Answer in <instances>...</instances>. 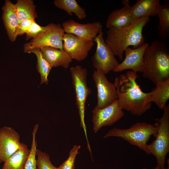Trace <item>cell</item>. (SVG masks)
Returning <instances> with one entry per match:
<instances>
[{
	"label": "cell",
	"instance_id": "9a60e30c",
	"mask_svg": "<svg viewBox=\"0 0 169 169\" xmlns=\"http://www.w3.org/2000/svg\"><path fill=\"white\" fill-rule=\"evenodd\" d=\"M2 19L8 38L11 42L17 38L16 32L19 23L14 4L9 0H6L2 8Z\"/></svg>",
	"mask_w": 169,
	"mask_h": 169
},
{
	"label": "cell",
	"instance_id": "3957f363",
	"mask_svg": "<svg viewBox=\"0 0 169 169\" xmlns=\"http://www.w3.org/2000/svg\"><path fill=\"white\" fill-rule=\"evenodd\" d=\"M142 75L156 86L169 79V50L165 43L153 41L143 56Z\"/></svg>",
	"mask_w": 169,
	"mask_h": 169
},
{
	"label": "cell",
	"instance_id": "2e32d148",
	"mask_svg": "<svg viewBox=\"0 0 169 169\" xmlns=\"http://www.w3.org/2000/svg\"><path fill=\"white\" fill-rule=\"evenodd\" d=\"M129 4L124 5L119 9H116L109 15L106 26L109 29H118L127 27L131 24L135 20L130 12Z\"/></svg>",
	"mask_w": 169,
	"mask_h": 169
},
{
	"label": "cell",
	"instance_id": "f1b7e54d",
	"mask_svg": "<svg viewBox=\"0 0 169 169\" xmlns=\"http://www.w3.org/2000/svg\"><path fill=\"white\" fill-rule=\"evenodd\" d=\"M34 20L26 19L18 23L16 32V36H21L26 33L30 26L34 21Z\"/></svg>",
	"mask_w": 169,
	"mask_h": 169
},
{
	"label": "cell",
	"instance_id": "5b68a950",
	"mask_svg": "<svg viewBox=\"0 0 169 169\" xmlns=\"http://www.w3.org/2000/svg\"><path fill=\"white\" fill-rule=\"evenodd\" d=\"M163 114L160 118L155 120L158 130L155 139L147 145L148 154H152L156 159V169H166V158L169 152V105L163 110Z\"/></svg>",
	"mask_w": 169,
	"mask_h": 169
},
{
	"label": "cell",
	"instance_id": "83f0119b",
	"mask_svg": "<svg viewBox=\"0 0 169 169\" xmlns=\"http://www.w3.org/2000/svg\"><path fill=\"white\" fill-rule=\"evenodd\" d=\"M47 28V25L44 27L41 26L34 20L26 33V39L28 40L35 38L39 33L45 31Z\"/></svg>",
	"mask_w": 169,
	"mask_h": 169
},
{
	"label": "cell",
	"instance_id": "484cf974",
	"mask_svg": "<svg viewBox=\"0 0 169 169\" xmlns=\"http://www.w3.org/2000/svg\"><path fill=\"white\" fill-rule=\"evenodd\" d=\"M37 166L38 169H58L51 163L48 154L37 149Z\"/></svg>",
	"mask_w": 169,
	"mask_h": 169
},
{
	"label": "cell",
	"instance_id": "52a82bcc",
	"mask_svg": "<svg viewBox=\"0 0 169 169\" xmlns=\"http://www.w3.org/2000/svg\"><path fill=\"white\" fill-rule=\"evenodd\" d=\"M47 26L45 31L24 45V52L29 53L33 50L45 47L63 49V37L65 33L62 26L52 23Z\"/></svg>",
	"mask_w": 169,
	"mask_h": 169
},
{
	"label": "cell",
	"instance_id": "30bf717a",
	"mask_svg": "<svg viewBox=\"0 0 169 169\" xmlns=\"http://www.w3.org/2000/svg\"><path fill=\"white\" fill-rule=\"evenodd\" d=\"M92 112L93 130L95 133L104 126L113 125L124 115L118 100L103 108L99 109L95 106Z\"/></svg>",
	"mask_w": 169,
	"mask_h": 169
},
{
	"label": "cell",
	"instance_id": "5bb4252c",
	"mask_svg": "<svg viewBox=\"0 0 169 169\" xmlns=\"http://www.w3.org/2000/svg\"><path fill=\"white\" fill-rule=\"evenodd\" d=\"M149 45L148 43H145L142 46L136 49L128 47L124 51L125 55L124 59L113 71L119 72L130 69L136 73H142L144 66V54Z\"/></svg>",
	"mask_w": 169,
	"mask_h": 169
},
{
	"label": "cell",
	"instance_id": "603a6c76",
	"mask_svg": "<svg viewBox=\"0 0 169 169\" xmlns=\"http://www.w3.org/2000/svg\"><path fill=\"white\" fill-rule=\"evenodd\" d=\"M53 3L55 7L64 10L70 16H72L74 13L79 20L83 19L86 17L85 9L75 0H55Z\"/></svg>",
	"mask_w": 169,
	"mask_h": 169
},
{
	"label": "cell",
	"instance_id": "7c38bea8",
	"mask_svg": "<svg viewBox=\"0 0 169 169\" xmlns=\"http://www.w3.org/2000/svg\"><path fill=\"white\" fill-rule=\"evenodd\" d=\"M62 26L66 33L73 34L88 41L93 40L102 31V26L99 21L80 23L71 19L64 22Z\"/></svg>",
	"mask_w": 169,
	"mask_h": 169
},
{
	"label": "cell",
	"instance_id": "cb8c5ba5",
	"mask_svg": "<svg viewBox=\"0 0 169 169\" xmlns=\"http://www.w3.org/2000/svg\"><path fill=\"white\" fill-rule=\"evenodd\" d=\"M34 54L37 58V68L41 77L40 84L43 83L48 84V76L52 67L44 57L40 49L31 51L29 53Z\"/></svg>",
	"mask_w": 169,
	"mask_h": 169
},
{
	"label": "cell",
	"instance_id": "d4e9b609",
	"mask_svg": "<svg viewBox=\"0 0 169 169\" xmlns=\"http://www.w3.org/2000/svg\"><path fill=\"white\" fill-rule=\"evenodd\" d=\"M38 125L36 124L32 133V141L29 152L25 165L24 169H38L37 166L36 156L37 152V142L36 135Z\"/></svg>",
	"mask_w": 169,
	"mask_h": 169
},
{
	"label": "cell",
	"instance_id": "4dcf8cb0",
	"mask_svg": "<svg viewBox=\"0 0 169 169\" xmlns=\"http://www.w3.org/2000/svg\"><path fill=\"white\" fill-rule=\"evenodd\" d=\"M167 163L168 164V167L167 168H166V169H169V159L167 160Z\"/></svg>",
	"mask_w": 169,
	"mask_h": 169
},
{
	"label": "cell",
	"instance_id": "4316f807",
	"mask_svg": "<svg viewBox=\"0 0 169 169\" xmlns=\"http://www.w3.org/2000/svg\"><path fill=\"white\" fill-rule=\"evenodd\" d=\"M80 145H74L70 151L67 159L64 161L58 169H75V161L77 155L79 154L78 150L80 149Z\"/></svg>",
	"mask_w": 169,
	"mask_h": 169
},
{
	"label": "cell",
	"instance_id": "ba28073f",
	"mask_svg": "<svg viewBox=\"0 0 169 169\" xmlns=\"http://www.w3.org/2000/svg\"><path fill=\"white\" fill-rule=\"evenodd\" d=\"M103 35L102 31L93 40L97 46L91 60L93 66L96 69L100 70L106 74L114 71L119 63L105 44Z\"/></svg>",
	"mask_w": 169,
	"mask_h": 169
},
{
	"label": "cell",
	"instance_id": "e0dca14e",
	"mask_svg": "<svg viewBox=\"0 0 169 169\" xmlns=\"http://www.w3.org/2000/svg\"><path fill=\"white\" fill-rule=\"evenodd\" d=\"M40 49L44 57L52 67L61 66L67 69L73 61L72 59L64 49L45 47Z\"/></svg>",
	"mask_w": 169,
	"mask_h": 169
},
{
	"label": "cell",
	"instance_id": "ac0fdd59",
	"mask_svg": "<svg viewBox=\"0 0 169 169\" xmlns=\"http://www.w3.org/2000/svg\"><path fill=\"white\" fill-rule=\"evenodd\" d=\"M160 2V0H137L130 7L131 15L135 19L156 16Z\"/></svg>",
	"mask_w": 169,
	"mask_h": 169
},
{
	"label": "cell",
	"instance_id": "8fae6325",
	"mask_svg": "<svg viewBox=\"0 0 169 169\" xmlns=\"http://www.w3.org/2000/svg\"><path fill=\"white\" fill-rule=\"evenodd\" d=\"M94 45L93 40H84L72 34L65 33L64 36L63 49L77 61L85 59Z\"/></svg>",
	"mask_w": 169,
	"mask_h": 169
},
{
	"label": "cell",
	"instance_id": "7a4b0ae2",
	"mask_svg": "<svg viewBox=\"0 0 169 169\" xmlns=\"http://www.w3.org/2000/svg\"><path fill=\"white\" fill-rule=\"evenodd\" d=\"M150 21L149 17L136 19L130 25L118 29H109L106 32L105 44L115 56L123 59V53L128 47L135 49L145 43L143 28Z\"/></svg>",
	"mask_w": 169,
	"mask_h": 169
},
{
	"label": "cell",
	"instance_id": "4fadbf2b",
	"mask_svg": "<svg viewBox=\"0 0 169 169\" xmlns=\"http://www.w3.org/2000/svg\"><path fill=\"white\" fill-rule=\"evenodd\" d=\"M19 133L11 127L0 128V163L4 162L21 146Z\"/></svg>",
	"mask_w": 169,
	"mask_h": 169
},
{
	"label": "cell",
	"instance_id": "ffe728a7",
	"mask_svg": "<svg viewBox=\"0 0 169 169\" xmlns=\"http://www.w3.org/2000/svg\"><path fill=\"white\" fill-rule=\"evenodd\" d=\"M29 152L27 145L22 142L20 147L4 162L2 169H24Z\"/></svg>",
	"mask_w": 169,
	"mask_h": 169
},
{
	"label": "cell",
	"instance_id": "6da1fadb",
	"mask_svg": "<svg viewBox=\"0 0 169 169\" xmlns=\"http://www.w3.org/2000/svg\"><path fill=\"white\" fill-rule=\"evenodd\" d=\"M137 73L129 71L116 78L114 84L117 91L120 108L132 114L141 116L151 108L150 92L145 93L137 83Z\"/></svg>",
	"mask_w": 169,
	"mask_h": 169
},
{
	"label": "cell",
	"instance_id": "f546056e",
	"mask_svg": "<svg viewBox=\"0 0 169 169\" xmlns=\"http://www.w3.org/2000/svg\"><path fill=\"white\" fill-rule=\"evenodd\" d=\"M122 2L123 5L130 3V1L129 0H123Z\"/></svg>",
	"mask_w": 169,
	"mask_h": 169
},
{
	"label": "cell",
	"instance_id": "9c48e42d",
	"mask_svg": "<svg viewBox=\"0 0 169 169\" xmlns=\"http://www.w3.org/2000/svg\"><path fill=\"white\" fill-rule=\"evenodd\" d=\"M93 78L97 91V101L96 106L97 108H104L117 100V92L114 83L110 82L101 71L95 70Z\"/></svg>",
	"mask_w": 169,
	"mask_h": 169
},
{
	"label": "cell",
	"instance_id": "7402d4cb",
	"mask_svg": "<svg viewBox=\"0 0 169 169\" xmlns=\"http://www.w3.org/2000/svg\"><path fill=\"white\" fill-rule=\"evenodd\" d=\"M14 6L19 23L26 19L35 20L37 17L36 6L32 0H18Z\"/></svg>",
	"mask_w": 169,
	"mask_h": 169
},
{
	"label": "cell",
	"instance_id": "d6986e66",
	"mask_svg": "<svg viewBox=\"0 0 169 169\" xmlns=\"http://www.w3.org/2000/svg\"><path fill=\"white\" fill-rule=\"evenodd\" d=\"M157 15L159 23L157 26L158 36L161 41L165 43L169 38V1L165 0L163 4H160Z\"/></svg>",
	"mask_w": 169,
	"mask_h": 169
},
{
	"label": "cell",
	"instance_id": "44dd1931",
	"mask_svg": "<svg viewBox=\"0 0 169 169\" xmlns=\"http://www.w3.org/2000/svg\"><path fill=\"white\" fill-rule=\"evenodd\" d=\"M169 99V79L156 85L150 92L149 101L154 102L161 109L163 110L166 106Z\"/></svg>",
	"mask_w": 169,
	"mask_h": 169
},
{
	"label": "cell",
	"instance_id": "8992f818",
	"mask_svg": "<svg viewBox=\"0 0 169 169\" xmlns=\"http://www.w3.org/2000/svg\"><path fill=\"white\" fill-rule=\"evenodd\" d=\"M72 82L75 93L76 105L78 109L80 120V126L84 132L87 141L89 146L84 121L85 104L88 96L91 93V89L87 85V70L80 65H77L70 68Z\"/></svg>",
	"mask_w": 169,
	"mask_h": 169
},
{
	"label": "cell",
	"instance_id": "1f68e13d",
	"mask_svg": "<svg viewBox=\"0 0 169 169\" xmlns=\"http://www.w3.org/2000/svg\"><path fill=\"white\" fill-rule=\"evenodd\" d=\"M142 169H147V168H143ZM152 169H156V168L155 167H154V168H152Z\"/></svg>",
	"mask_w": 169,
	"mask_h": 169
},
{
	"label": "cell",
	"instance_id": "277c9868",
	"mask_svg": "<svg viewBox=\"0 0 169 169\" xmlns=\"http://www.w3.org/2000/svg\"><path fill=\"white\" fill-rule=\"evenodd\" d=\"M158 130L156 122L154 124L137 122L127 129L113 128L108 132L104 138L111 136L121 138L148 154L147 143L151 136H156Z\"/></svg>",
	"mask_w": 169,
	"mask_h": 169
}]
</instances>
